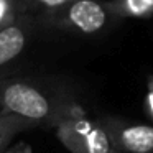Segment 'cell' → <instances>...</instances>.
<instances>
[{
	"label": "cell",
	"instance_id": "cell-1",
	"mask_svg": "<svg viewBox=\"0 0 153 153\" xmlns=\"http://www.w3.org/2000/svg\"><path fill=\"white\" fill-rule=\"evenodd\" d=\"M77 104L33 77H0V112L23 117L38 125H53L71 112Z\"/></svg>",
	"mask_w": 153,
	"mask_h": 153
},
{
	"label": "cell",
	"instance_id": "cell-2",
	"mask_svg": "<svg viewBox=\"0 0 153 153\" xmlns=\"http://www.w3.org/2000/svg\"><path fill=\"white\" fill-rule=\"evenodd\" d=\"M36 18L43 30L91 36L105 30L114 17L104 0H69L61 7L36 15Z\"/></svg>",
	"mask_w": 153,
	"mask_h": 153
},
{
	"label": "cell",
	"instance_id": "cell-3",
	"mask_svg": "<svg viewBox=\"0 0 153 153\" xmlns=\"http://www.w3.org/2000/svg\"><path fill=\"white\" fill-rule=\"evenodd\" d=\"M56 137L71 153H119L100 122L76 109L56 123Z\"/></svg>",
	"mask_w": 153,
	"mask_h": 153
},
{
	"label": "cell",
	"instance_id": "cell-4",
	"mask_svg": "<svg viewBox=\"0 0 153 153\" xmlns=\"http://www.w3.org/2000/svg\"><path fill=\"white\" fill-rule=\"evenodd\" d=\"M40 28L36 15L22 13L0 30V77L25 54Z\"/></svg>",
	"mask_w": 153,
	"mask_h": 153
},
{
	"label": "cell",
	"instance_id": "cell-5",
	"mask_svg": "<svg viewBox=\"0 0 153 153\" xmlns=\"http://www.w3.org/2000/svg\"><path fill=\"white\" fill-rule=\"evenodd\" d=\"M119 153H153V127L117 117L99 120Z\"/></svg>",
	"mask_w": 153,
	"mask_h": 153
},
{
	"label": "cell",
	"instance_id": "cell-6",
	"mask_svg": "<svg viewBox=\"0 0 153 153\" xmlns=\"http://www.w3.org/2000/svg\"><path fill=\"white\" fill-rule=\"evenodd\" d=\"M114 18H152L153 0H104Z\"/></svg>",
	"mask_w": 153,
	"mask_h": 153
},
{
	"label": "cell",
	"instance_id": "cell-7",
	"mask_svg": "<svg viewBox=\"0 0 153 153\" xmlns=\"http://www.w3.org/2000/svg\"><path fill=\"white\" fill-rule=\"evenodd\" d=\"M35 128V123L13 114L0 112V153H4L20 133Z\"/></svg>",
	"mask_w": 153,
	"mask_h": 153
},
{
	"label": "cell",
	"instance_id": "cell-8",
	"mask_svg": "<svg viewBox=\"0 0 153 153\" xmlns=\"http://www.w3.org/2000/svg\"><path fill=\"white\" fill-rule=\"evenodd\" d=\"M69 0H20L22 12L23 13H31V15H40L43 12L53 10L61 5L68 4Z\"/></svg>",
	"mask_w": 153,
	"mask_h": 153
},
{
	"label": "cell",
	"instance_id": "cell-9",
	"mask_svg": "<svg viewBox=\"0 0 153 153\" xmlns=\"http://www.w3.org/2000/svg\"><path fill=\"white\" fill-rule=\"evenodd\" d=\"M20 0H0V30L22 15Z\"/></svg>",
	"mask_w": 153,
	"mask_h": 153
},
{
	"label": "cell",
	"instance_id": "cell-10",
	"mask_svg": "<svg viewBox=\"0 0 153 153\" xmlns=\"http://www.w3.org/2000/svg\"><path fill=\"white\" fill-rule=\"evenodd\" d=\"M145 104H146V110H148L150 117L153 119V74H150L146 77V99H145Z\"/></svg>",
	"mask_w": 153,
	"mask_h": 153
},
{
	"label": "cell",
	"instance_id": "cell-11",
	"mask_svg": "<svg viewBox=\"0 0 153 153\" xmlns=\"http://www.w3.org/2000/svg\"><path fill=\"white\" fill-rule=\"evenodd\" d=\"M4 153H31V146L25 142H18V143H12Z\"/></svg>",
	"mask_w": 153,
	"mask_h": 153
}]
</instances>
